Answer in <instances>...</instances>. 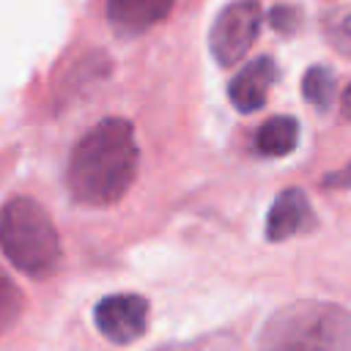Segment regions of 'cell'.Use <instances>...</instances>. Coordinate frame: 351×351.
<instances>
[{"label":"cell","instance_id":"cell-6","mask_svg":"<svg viewBox=\"0 0 351 351\" xmlns=\"http://www.w3.org/2000/svg\"><path fill=\"white\" fill-rule=\"evenodd\" d=\"M313 225H315V217H313V208H310L307 195L299 186H288L269 206V214H266V239L269 241H285V239H291L296 233L310 230Z\"/></svg>","mask_w":351,"mask_h":351},{"label":"cell","instance_id":"cell-4","mask_svg":"<svg viewBox=\"0 0 351 351\" xmlns=\"http://www.w3.org/2000/svg\"><path fill=\"white\" fill-rule=\"evenodd\" d=\"M261 5L252 0H236L225 5L208 33V49L219 66H230L247 55L261 30Z\"/></svg>","mask_w":351,"mask_h":351},{"label":"cell","instance_id":"cell-10","mask_svg":"<svg viewBox=\"0 0 351 351\" xmlns=\"http://www.w3.org/2000/svg\"><path fill=\"white\" fill-rule=\"evenodd\" d=\"M302 93L315 110H329L335 99V74L326 66H310L302 77Z\"/></svg>","mask_w":351,"mask_h":351},{"label":"cell","instance_id":"cell-1","mask_svg":"<svg viewBox=\"0 0 351 351\" xmlns=\"http://www.w3.org/2000/svg\"><path fill=\"white\" fill-rule=\"evenodd\" d=\"M137 140L126 118H101L74 145L66 184L77 203L112 206L118 203L137 176Z\"/></svg>","mask_w":351,"mask_h":351},{"label":"cell","instance_id":"cell-3","mask_svg":"<svg viewBox=\"0 0 351 351\" xmlns=\"http://www.w3.org/2000/svg\"><path fill=\"white\" fill-rule=\"evenodd\" d=\"M0 247L19 271L33 277L49 274L60 258L55 222L33 197H11L0 208Z\"/></svg>","mask_w":351,"mask_h":351},{"label":"cell","instance_id":"cell-9","mask_svg":"<svg viewBox=\"0 0 351 351\" xmlns=\"http://www.w3.org/2000/svg\"><path fill=\"white\" fill-rule=\"evenodd\" d=\"M299 143V123L291 115H274L255 132V151L263 156H288Z\"/></svg>","mask_w":351,"mask_h":351},{"label":"cell","instance_id":"cell-7","mask_svg":"<svg viewBox=\"0 0 351 351\" xmlns=\"http://www.w3.org/2000/svg\"><path fill=\"white\" fill-rule=\"evenodd\" d=\"M277 80V66L271 58L261 55L241 66V71L228 85V99L239 112H255L266 104L269 88Z\"/></svg>","mask_w":351,"mask_h":351},{"label":"cell","instance_id":"cell-13","mask_svg":"<svg viewBox=\"0 0 351 351\" xmlns=\"http://www.w3.org/2000/svg\"><path fill=\"white\" fill-rule=\"evenodd\" d=\"M269 22H271L280 33H291V30L299 25V11L291 8V5H277V8H271Z\"/></svg>","mask_w":351,"mask_h":351},{"label":"cell","instance_id":"cell-5","mask_svg":"<svg viewBox=\"0 0 351 351\" xmlns=\"http://www.w3.org/2000/svg\"><path fill=\"white\" fill-rule=\"evenodd\" d=\"M93 321L110 343H134L148 329V299L140 293H110L93 307Z\"/></svg>","mask_w":351,"mask_h":351},{"label":"cell","instance_id":"cell-2","mask_svg":"<svg viewBox=\"0 0 351 351\" xmlns=\"http://www.w3.org/2000/svg\"><path fill=\"white\" fill-rule=\"evenodd\" d=\"M258 351H351V310L318 299L288 302L263 321Z\"/></svg>","mask_w":351,"mask_h":351},{"label":"cell","instance_id":"cell-11","mask_svg":"<svg viewBox=\"0 0 351 351\" xmlns=\"http://www.w3.org/2000/svg\"><path fill=\"white\" fill-rule=\"evenodd\" d=\"M22 310H25V296L19 285L0 269V335L8 332L19 321Z\"/></svg>","mask_w":351,"mask_h":351},{"label":"cell","instance_id":"cell-12","mask_svg":"<svg viewBox=\"0 0 351 351\" xmlns=\"http://www.w3.org/2000/svg\"><path fill=\"white\" fill-rule=\"evenodd\" d=\"M329 44H332L340 55L351 58V14L337 16V19L329 25Z\"/></svg>","mask_w":351,"mask_h":351},{"label":"cell","instance_id":"cell-14","mask_svg":"<svg viewBox=\"0 0 351 351\" xmlns=\"http://www.w3.org/2000/svg\"><path fill=\"white\" fill-rule=\"evenodd\" d=\"M340 112L346 121H351V82L346 85V90L340 93Z\"/></svg>","mask_w":351,"mask_h":351},{"label":"cell","instance_id":"cell-8","mask_svg":"<svg viewBox=\"0 0 351 351\" xmlns=\"http://www.w3.org/2000/svg\"><path fill=\"white\" fill-rule=\"evenodd\" d=\"M173 0H107V19L121 36H140L162 22Z\"/></svg>","mask_w":351,"mask_h":351}]
</instances>
